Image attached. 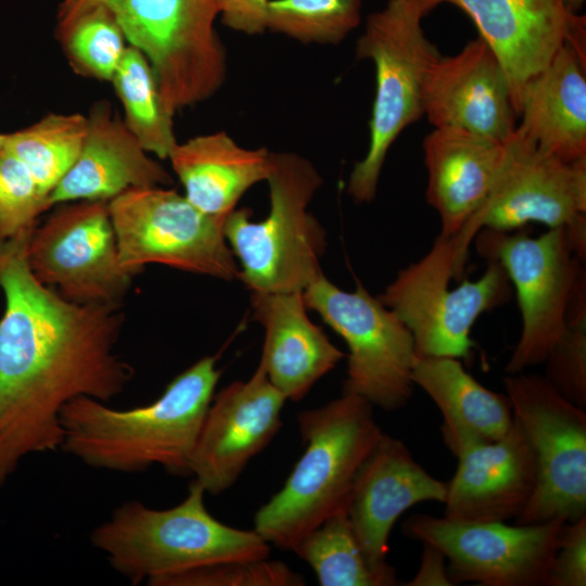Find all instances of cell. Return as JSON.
<instances>
[{"mask_svg":"<svg viewBox=\"0 0 586 586\" xmlns=\"http://www.w3.org/2000/svg\"><path fill=\"white\" fill-rule=\"evenodd\" d=\"M123 267L140 272L162 264L224 280L239 266L224 233V220L208 216L166 187L127 190L107 202Z\"/></svg>","mask_w":586,"mask_h":586,"instance_id":"8fae6325","label":"cell"},{"mask_svg":"<svg viewBox=\"0 0 586 586\" xmlns=\"http://www.w3.org/2000/svg\"><path fill=\"white\" fill-rule=\"evenodd\" d=\"M505 142L455 127H434L424 138L425 195L440 234L456 235L482 207L504 164Z\"/></svg>","mask_w":586,"mask_h":586,"instance_id":"7402d4cb","label":"cell"},{"mask_svg":"<svg viewBox=\"0 0 586 586\" xmlns=\"http://www.w3.org/2000/svg\"><path fill=\"white\" fill-rule=\"evenodd\" d=\"M585 0H564L566 9L571 13H577V11L583 7Z\"/></svg>","mask_w":586,"mask_h":586,"instance_id":"74e56055","label":"cell"},{"mask_svg":"<svg viewBox=\"0 0 586 586\" xmlns=\"http://www.w3.org/2000/svg\"><path fill=\"white\" fill-rule=\"evenodd\" d=\"M35 277L81 304L120 307L138 275L122 266L107 201L59 204L27 243Z\"/></svg>","mask_w":586,"mask_h":586,"instance_id":"5bb4252c","label":"cell"},{"mask_svg":"<svg viewBox=\"0 0 586 586\" xmlns=\"http://www.w3.org/2000/svg\"><path fill=\"white\" fill-rule=\"evenodd\" d=\"M5 133H0V149L4 145Z\"/></svg>","mask_w":586,"mask_h":586,"instance_id":"f35d334b","label":"cell"},{"mask_svg":"<svg viewBox=\"0 0 586 586\" xmlns=\"http://www.w3.org/2000/svg\"><path fill=\"white\" fill-rule=\"evenodd\" d=\"M91 7L109 10L127 43L145 55L174 114L224 85L227 54L215 27L220 0H63L56 23Z\"/></svg>","mask_w":586,"mask_h":586,"instance_id":"8992f818","label":"cell"},{"mask_svg":"<svg viewBox=\"0 0 586 586\" xmlns=\"http://www.w3.org/2000/svg\"><path fill=\"white\" fill-rule=\"evenodd\" d=\"M87 129L88 119L82 114L49 113L28 127L5 133L4 145L50 198L76 162Z\"/></svg>","mask_w":586,"mask_h":586,"instance_id":"f1b7e54d","label":"cell"},{"mask_svg":"<svg viewBox=\"0 0 586 586\" xmlns=\"http://www.w3.org/2000/svg\"><path fill=\"white\" fill-rule=\"evenodd\" d=\"M498 177L482 207L456 234L460 246L483 228L512 231L530 222L564 228L586 254V157L564 162L540 151L518 127L505 142Z\"/></svg>","mask_w":586,"mask_h":586,"instance_id":"4fadbf2b","label":"cell"},{"mask_svg":"<svg viewBox=\"0 0 586 586\" xmlns=\"http://www.w3.org/2000/svg\"><path fill=\"white\" fill-rule=\"evenodd\" d=\"M270 211L254 221L233 209L224 233L240 262L239 278L252 292L303 293L322 271L324 231L307 207L322 179L313 163L293 152H271Z\"/></svg>","mask_w":586,"mask_h":586,"instance_id":"5b68a950","label":"cell"},{"mask_svg":"<svg viewBox=\"0 0 586 586\" xmlns=\"http://www.w3.org/2000/svg\"><path fill=\"white\" fill-rule=\"evenodd\" d=\"M456 457L444 517L460 522H506L523 512L534 494L537 473L531 446L514 418L501 438L469 445Z\"/></svg>","mask_w":586,"mask_h":586,"instance_id":"ffe728a7","label":"cell"},{"mask_svg":"<svg viewBox=\"0 0 586 586\" xmlns=\"http://www.w3.org/2000/svg\"><path fill=\"white\" fill-rule=\"evenodd\" d=\"M412 382L440 409L442 437L455 456L469 445L501 438L513 423L507 395L483 386L460 359L417 356Z\"/></svg>","mask_w":586,"mask_h":586,"instance_id":"484cf974","label":"cell"},{"mask_svg":"<svg viewBox=\"0 0 586 586\" xmlns=\"http://www.w3.org/2000/svg\"><path fill=\"white\" fill-rule=\"evenodd\" d=\"M305 450L282 488L254 517L269 544L291 550L309 531L346 507L354 479L383 432L373 405L343 393L297 416Z\"/></svg>","mask_w":586,"mask_h":586,"instance_id":"3957f363","label":"cell"},{"mask_svg":"<svg viewBox=\"0 0 586 586\" xmlns=\"http://www.w3.org/2000/svg\"><path fill=\"white\" fill-rule=\"evenodd\" d=\"M305 578L286 563L264 559L228 560L193 569L157 586H303Z\"/></svg>","mask_w":586,"mask_h":586,"instance_id":"836d02e7","label":"cell"},{"mask_svg":"<svg viewBox=\"0 0 586 586\" xmlns=\"http://www.w3.org/2000/svg\"><path fill=\"white\" fill-rule=\"evenodd\" d=\"M314 571L321 586H392L396 577L375 570L366 558L346 507L326 518L292 549Z\"/></svg>","mask_w":586,"mask_h":586,"instance_id":"83f0119b","label":"cell"},{"mask_svg":"<svg viewBox=\"0 0 586 586\" xmlns=\"http://www.w3.org/2000/svg\"><path fill=\"white\" fill-rule=\"evenodd\" d=\"M305 305L317 311L348 347L343 393L394 411L412 396V367L417 357L412 334L379 297L362 285L348 292L321 273L302 293Z\"/></svg>","mask_w":586,"mask_h":586,"instance_id":"7c38bea8","label":"cell"},{"mask_svg":"<svg viewBox=\"0 0 586 586\" xmlns=\"http://www.w3.org/2000/svg\"><path fill=\"white\" fill-rule=\"evenodd\" d=\"M56 38L75 73L101 81L112 80L128 46L117 21L103 7L56 23Z\"/></svg>","mask_w":586,"mask_h":586,"instance_id":"f546056e","label":"cell"},{"mask_svg":"<svg viewBox=\"0 0 586 586\" xmlns=\"http://www.w3.org/2000/svg\"><path fill=\"white\" fill-rule=\"evenodd\" d=\"M205 493L193 480L186 498L168 509L126 501L92 530L91 544L135 585L157 586L221 561L269 558L270 545L254 528L231 527L209 513Z\"/></svg>","mask_w":586,"mask_h":586,"instance_id":"277c9868","label":"cell"},{"mask_svg":"<svg viewBox=\"0 0 586 586\" xmlns=\"http://www.w3.org/2000/svg\"><path fill=\"white\" fill-rule=\"evenodd\" d=\"M33 229L0 240V488L27 456L61 449L68 402L107 403L135 374L115 349L120 307L76 303L41 283L27 262Z\"/></svg>","mask_w":586,"mask_h":586,"instance_id":"6da1fadb","label":"cell"},{"mask_svg":"<svg viewBox=\"0 0 586 586\" xmlns=\"http://www.w3.org/2000/svg\"><path fill=\"white\" fill-rule=\"evenodd\" d=\"M421 563L408 586H450L454 585L445 565V556L435 547L423 544Z\"/></svg>","mask_w":586,"mask_h":586,"instance_id":"8d00e7d4","label":"cell"},{"mask_svg":"<svg viewBox=\"0 0 586 586\" xmlns=\"http://www.w3.org/2000/svg\"><path fill=\"white\" fill-rule=\"evenodd\" d=\"M477 252L498 262L515 290L522 319L520 337L506 365L519 373L544 364L566 330V314L584 262L564 228L531 237L517 232L481 229L474 237Z\"/></svg>","mask_w":586,"mask_h":586,"instance_id":"9c48e42d","label":"cell"},{"mask_svg":"<svg viewBox=\"0 0 586 586\" xmlns=\"http://www.w3.org/2000/svg\"><path fill=\"white\" fill-rule=\"evenodd\" d=\"M271 0H220L219 20L229 29L247 36L267 31L266 18Z\"/></svg>","mask_w":586,"mask_h":586,"instance_id":"d590c367","label":"cell"},{"mask_svg":"<svg viewBox=\"0 0 586 586\" xmlns=\"http://www.w3.org/2000/svg\"><path fill=\"white\" fill-rule=\"evenodd\" d=\"M221 371L205 356L174 378L153 403L116 409L81 396L61 410V449L101 470L136 473L153 466L187 476Z\"/></svg>","mask_w":586,"mask_h":586,"instance_id":"7a4b0ae2","label":"cell"},{"mask_svg":"<svg viewBox=\"0 0 586 586\" xmlns=\"http://www.w3.org/2000/svg\"><path fill=\"white\" fill-rule=\"evenodd\" d=\"M251 300L265 330L259 364L286 400H301L344 353L310 321L302 293L252 292Z\"/></svg>","mask_w":586,"mask_h":586,"instance_id":"603a6c76","label":"cell"},{"mask_svg":"<svg viewBox=\"0 0 586 586\" xmlns=\"http://www.w3.org/2000/svg\"><path fill=\"white\" fill-rule=\"evenodd\" d=\"M586 277L572 296L566 330L547 355L546 380L566 399L586 408Z\"/></svg>","mask_w":586,"mask_h":586,"instance_id":"1f68e13d","label":"cell"},{"mask_svg":"<svg viewBox=\"0 0 586 586\" xmlns=\"http://www.w3.org/2000/svg\"><path fill=\"white\" fill-rule=\"evenodd\" d=\"M423 115L434 127H455L505 142L518 114L506 73L477 36L453 56L438 55L422 90Z\"/></svg>","mask_w":586,"mask_h":586,"instance_id":"ac0fdd59","label":"cell"},{"mask_svg":"<svg viewBox=\"0 0 586 586\" xmlns=\"http://www.w3.org/2000/svg\"><path fill=\"white\" fill-rule=\"evenodd\" d=\"M513 418L534 455L537 482L515 524L570 522L586 515V411L544 375L504 378Z\"/></svg>","mask_w":586,"mask_h":586,"instance_id":"30bf717a","label":"cell"},{"mask_svg":"<svg viewBox=\"0 0 586 586\" xmlns=\"http://www.w3.org/2000/svg\"><path fill=\"white\" fill-rule=\"evenodd\" d=\"M168 160L187 200L224 221L250 188L267 180L271 169L268 149L243 148L226 131L177 142Z\"/></svg>","mask_w":586,"mask_h":586,"instance_id":"d4e9b609","label":"cell"},{"mask_svg":"<svg viewBox=\"0 0 586 586\" xmlns=\"http://www.w3.org/2000/svg\"><path fill=\"white\" fill-rule=\"evenodd\" d=\"M586 585V515L565 522L547 586Z\"/></svg>","mask_w":586,"mask_h":586,"instance_id":"e575fe53","label":"cell"},{"mask_svg":"<svg viewBox=\"0 0 586 586\" xmlns=\"http://www.w3.org/2000/svg\"><path fill=\"white\" fill-rule=\"evenodd\" d=\"M585 56L565 42L524 87L517 126L546 154L564 162L586 157Z\"/></svg>","mask_w":586,"mask_h":586,"instance_id":"cb8c5ba5","label":"cell"},{"mask_svg":"<svg viewBox=\"0 0 586 586\" xmlns=\"http://www.w3.org/2000/svg\"><path fill=\"white\" fill-rule=\"evenodd\" d=\"M26 166L5 145L0 149V240L33 229L38 217L51 207Z\"/></svg>","mask_w":586,"mask_h":586,"instance_id":"d6a6232c","label":"cell"},{"mask_svg":"<svg viewBox=\"0 0 586 586\" xmlns=\"http://www.w3.org/2000/svg\"><path fill=\"white\" fill-rule=\"evenodd\" d=\"M124 109V122L142 148L161 160L177 143L175 114L166 106L155 73L137 48L128 44L111 80Z\"/></svg>","mask_w":586,"mask_h":586,"instance_id":"4316f807","label":"cell"},{"mask_svg":"<svg viewBox=\"0 0 586 586\" xmlns=\"http://www.w3.org/2000/svg\"><path fill=\"white\" fill-rule=\"evenodd\" d=\"M87 119L82 148L51 192L52 206L75 201L109 202L133 188L173 183L165 167L142 148L110 102L94 103Z\"/></svg>","mask_w":586,"mask_h":586,"instance_id":"44dd1931","label":"cell"},{"mask_svg":"<svg viewBox=\"0 0 586 586\" xmlns=\"http://www.w3.org/2000/svg\"><path fill=\"white\" fill-rule=\"evenodd\" d=\"M564 523L508 525L413 514L403 523V532L445 556L454 585L547 586Z\"/></svg>","mask_w":586,"mask_h":586,"instance_id":"9a60e30c","label":"cell"},{"mask_svg":"<svg viewBox=\"0 0 586 586\" xmlns=\"http://www.w3.org/2000/svg\"><path fill=\"white\" fill-rule=\"evenodd\" d=\"M433 10L450 3L474 23L498 58L518 114L522 91L565 43L581 15L564 0H424Z\"/></svg>","mask_w":586,"mask_h":586,"instance_id":"d6986e66","label":"cell"},{"mask_svg":"<svg viewBox=\"0 0 586 586\" xmlns=\"http://www.w3.org/2000/svg\"><path fill=\"white\" fill-rule=\"evenodd\" d=\"M430 11L424 0H387L369 14L357 40L356 58L371 61L375 68L369 145L347 183L357 203L374 199L388 150L406 127L423 116V82L440 55L421 25Z\"/></svg>","mask_w":586,"mask_h":586,"instance_id":"52a82bcc","label":"cell"},{"mask_svg":"<svg viewBox=\"0 0 586 586\" xmlns=\"http://www.w3.org/2000/svg\"><path fill=\"white\" fill-rule=\"evenodd\" d=\"M286 399L258 364L246 381L214 394L190 460V473L206 493L219 495L279 432Z\"/></svg>","mask_w":586,"mask_h":586,"instance_id":"2e32d148","label":"cell"},{"mask_svg":"<svg viewBox=\"0 0 586 586\" xmlns=\"http://www.w3.org/2000/svg\"><path fill=\"white\" fill-rule=\"evenodd\" d=\"M361 7V0H271L266 28L306 44H337L360 24Z\"/></svg>","mask_w":586,"mask_h":586,"instance_id":"4dcf8cb0","label":"cell"},{"mask_svg":"<svg viewBox=\"0 0 586 586\" xmlns=\"http://www.w3.org/2000/svg\"><path fill=\"white\" fill-rule=\"evenodd\" d=\"M447 483L419 464L398 438L382 434L358 470L346 502L356 538L369 563L395 576L388 564V538L397 519L424 501L444 504Z\"/></svg>","mask_w":586,"mask_h":586,"instance_id":"e0dca14e","label":"cell"},{"mask_svg":"<svg viewBox=\"0 0 586 586\" xmlns=\"http://www.w3.org/2000/svg\"><path fill=\"white\" fill-rule=\"evenodd\" d=\"M467 259L456 235L438 234L430 251L402 269L378 296L412 334L417 356L468 359L474 322L510 301L513 286L493 259L479 279L450 288L451 280L462 276Z\"/></svg>","mask_w":586,"mask_h":586,"instance_id":"ba28073f","label":"cell"}]
</instances>
